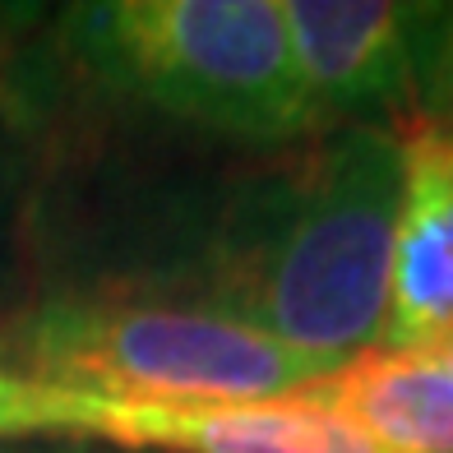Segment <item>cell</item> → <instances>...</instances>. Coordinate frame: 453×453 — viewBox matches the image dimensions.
I'll return each instance as SVG.
<instances>
[{
	"label": "cell",
	"mask_w": 453,
	"mask_h": 453,
	"mask_svg": "<svg viewBox=\"0 0 453 453\" xmlns=\"http://www.w3.org/2000/svg\"><path fill=\"white\" fill-rule=\"evenodd\" d=\"M398 199V130H334L232 199L203 255V305L338 370L384 342Z\"/></svg>",
	"instance_id": "cell-1"
},
{
	"label": "cell",
	"mask_w": 453,
	"mask_h": 453,
	"mask_svg": "<svg viewBox=\"0 0 453 453\" xmlns=\"http://www.w3.org/2000/svg\"><path fill=\"white\" fill-rule=\"evenodd\" d=\"M84 65L149 107L245 143L324 130L273 0H116L70 10Z\"/></svg>",
	"instance_id": "cell-2"
},
{
	"label": "cell",
	"mask_w": 453,
	"mask_h": 453,
	"mask_svg": "<svg viewBox=\"0 0 453 453\" xmlns=\"http://www.w3.org/2000/svg\"><path fill=\"white\" fill-rule=\"evenodd\" d=\"M28 380L107 403H264L315 384V361L213 305L65 296L47 301L19 352L0 357Z\"/></svg>",
	"instance_id": "cell-3"
},
{
	"label": "cell",
	"mask_w": 453,
	"mask_h": 453,
	"mask_svg": "<svg viewBox=\"0 0 453 453\" xmlns=\"http://www.w3.org/2000/svg\"><path fill=\"white\" fill-rule=\"evenodd\" d=\"M282 24L319 126L352 120L403 134L421 120L426 10L380 0H287Z\"/></svg>",
	"instance_id": "cell-4"
},
{
	"label": "cell",
	"mask_w": 453,
	"mask_h": 453,
	"mask_svg": "<svg viewBox=\"0 0 453 453\" xmlns=\"http://www.w3.org/2000/svg\"><path fill=\"white\" fill-rule=\"evenodd\" d=\"M102 440L172 453H388L305 394L264 403H107Z\"/></svg>",
	"instance_id": "cell-5"
},
{
	"label": "cell",
	"mask_w": 453,
	"mask_h": 453,
	"mask_svg": "<svg viewBox=\"0 0 453 453\" xmlns=\"http://www.w3.org/2000/svg\"><path fill=\"white\" fill-rule=\"evenodd\" d=\"M403 199L388 269L384 347L453 334V134L417 120L403 134Z\"/></svg>",
	"instance_id": "cell-6"
},
{
	"label": "cell",
	"mask_w": 453,
	"mask_h": 453,
	"mask_svg": "<svg viewBox=\"0 0 453 453\" xmlns=\"http://www.w3.org/2000/svg\"><path fill=\"white\" fill-rule=\"evenodd\" d=\"M388 453H453V334L370 347L301 388Z\"/></svg>",
	"instance_id": "cell-7"
},
{
	"label": "cell",
	"mask_w": 453,
	"mask_h": 453,
	"mask_svg": "<svg viewBox=\"0 0 453 453\" xmlns=\"http://www.w3.org/2000/svg\"><path fill=\"white\" fill-rule=\"evenodd\" d=\"M107 398H84L65 388L37 384L24 370L0 361V440L19 435H97Z\"/></svg>",
	"instance_id": "cell-8"
},
{
	"label": "cell",
	"mask_w": 453,
	"mask_h": 453,
	"mask_svg": "<svg viewBox=\"0 0 453 453\" xmlns=\"http://www.w3.org/2000/svg\"><path fill=\"white\" fill-rule=\"evenodd\" d=\"M421 102L453 134V10H426L421 24Z\"/></svg>",
	"instance_id": "cell-9"
}]
</instances>
